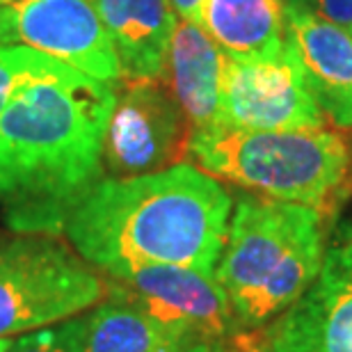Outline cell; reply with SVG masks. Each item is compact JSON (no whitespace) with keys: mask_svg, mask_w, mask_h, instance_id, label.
Returning <instances> with one entry per match:
<instances>
[{"mask_svg":"<svg viewBox=\"0 0 352 352\" xmlns=\"http://www.w3.org/2000/svg\"><path fill=\"white\" fill-rule=\"evenodd\" d=\"M117 85L58 62L0 115V206L16 234H65L78 201L103 179V138Z\"/></svg>","mask_w":352,"mask_h":352,"instance_id":"cell-1","label":"cell"},{"mask_svg":"<svg viewBox=\"0 0 352 352\" xmlns=\"http://www.w3.org/2000/svg\"><path fill=\"white\" fill-rule=\"evenodd\" d=\"M234 199L220 181L179 163L163 172L103 176L72 210L65 236L89 265H181L215 272Z\"/></svg>","mask_w":352,"mask_h":352,"instance_id":"cell-2","label":"cell"},{"mask_svg":"<svg viewBox=\"0 0 352 352\" xmlns=\"http://www.w3.org/2000/svg\"><path fill=\"white\" fill-rule=\"evenodd\" d=\"M325 213L243 195L231 208L215 279L241 329H261L298 302L325 261Z\"/></svg>","mask_w":352,"mask_h":352,"instance_id":"cell-3","label":"cell"},{"mask_svg":"<svg viewBox=\"0 0 352 352\" xmlns=\"http://www.w3.org/2000/svg\"><path fill=\"white\" fill-rule=\"evenodd\" d=\"M190 156L217 181L325 215L350 174V146L329 129L243 131L217 124L192 133Z\"/></svg>","mask_w":352,"mask_h":352,"instance_id":"cell-4","label":"cell"},{"mask_svg":"<svg viewBox=\"0 0 352 352\" xmlns=\"http://www.w3.org/2000/svg\"><path fill=\"white\" fill-rule=\"evenodd\" d=\"M108 298V281L53 236L0 238V339L58 325Z\"/></svg>","mask_w":352,"mask_h":352,"instance_id":"cell-5","label":"cell"},{"mask_svg":"<svg viewBox=\"0 0 352 352\" xmlns=\"http://www.w3.org/2000/svg\"><path fill=\"white\" fill-rule=\"evenodd\" d=\"M192 126L160 78H122L103 138V174L131 179L186 163Z\"/></svg>","mask_w":352,"mask_h":352,"instance_id":"cell-6","label":"cell"},{"mask_svg":"<svg viewBox=\"0 0 352 352\" xmlns=\"http://www.w3.org/2000/svg\"><path fill=\"white\" fill-rule=\"evenodd\" d=\"M108 298L138 307L197 343H227L238 329L215 272L181 265H129L103 272Z\"/></svg>","mask_w":352,"mask_h":352,"instance_id":"cell-7","label":"cell"},{"mask_svg":"<svg viewBox=\"0 0 352 352\" xmlns=\"http://www.w3.org/2000/svg\"><path fill=\"white\" fill-rule=\"evenodd\" d=\"M3 7L12 44L30 46L96 80L117 85L124 78L91 0H10Z\"/></svg>","mask_w":352,"mask_h":352,"instance_id":"cell-8","label":"cell"},{"mask_svg":"<svg viewBox=\"0 0 352 352\" xmlns=\"http://www.w3.org/2000/svg\"><path fill=\"white\" fill-rule=\"evenodd\" d=\"M220 124L243 131L327 129V117L309 94L291 44L281 60H227Z\"/></svg>","mask_w":352,"mask_h":352,"instance_id":"cell-9","label":"cell"},{"mask_svg":"<svg viewBox=\"0 0 352 352\" xmlns=\"http://www.w3.org/2000/svg\"><path fill=\"white\" fill-rule=\"evenodd\" d=\"M263 336L274 352H352V227L334 238L314 284Z\"/></svg>","mask_w":352,"mask_h":352,"instance_id":"cell-10","label":"cell"},{"mask_svg":"<svg viewBox=\"0 0 352 352\" xmlns=\"http://www.w3.org/2000/svg\"><path fill=\"white\" fill-rule=\"evenodd\" d=\"M284 14L309 94L329 122L352 129V34L302 7L284 3Z\"/></svg>","mask_w":352,"mask_h":352,"instance_id":"cell-11","label":"cell"},{"mask_svg":"<svg viewBox=\"0 0 352 352\" xmlns=\"http://www.w3.org/2000/svg\"><path fill=\"white\" fill-rule=\"evenodd\" d=\"M224 65L227 58L201 25L176 21L160 78L186 110L192 133L220 124Z\"/></svg>","mask_w":352,"mask_h":352,"instance_id":"cell-12","label":"cell"},{"mask_svg":"<svg viewBox=\"0 0 352 352\" xmlns=\"http://www.w3.org/2000/svg\"><path fill=\"white\" fill-rule=\"evenodd\" d=\"M108 30L124 78H158L176 28L170 0H91Z\"/></svg>","mask_w":352,"mask_h":352,"instance_id":"cell-13","label":"cell"},{"mask_svg":"<svg viewBox=\"0 0 352 352\" xmlns=\"http://www.w3.org/2000/svg\"><path fill=\"white\" fill-rule=\"evenodd\" d=\"M201 28L234 62H274L288 51L281 0H206Z\"/></svg>","mask_w":352,"mask_h":352,"instance_id":"cell-14","label":"cell"},{"mask_svg":"<svg viewBox=\"0 0 352 352\" xmlns=\"http://www.w3.org/2000/svg\"><path fill=\"white\" fill-rule=\"evenodd\" d=\"M192 346L197 341L186 332L115 298L98 302L82 318L85 352H183Z\"/></svg>","mask_w":352,"mask_h":352,"instance_id":"cell-15","label":"cell"},{"mask_svg":"<svg viewBox=\"0 0 352 352\" xmlns=\"http://www.w3.org/2000/svg\"><path fill=\"white\" fill-rule=\"evenodd\" d=\"M58 62L60 60L48 58L30 46H0V115L28 80L53 69Z\"/></svg>","mask_w":352,"mask_h":352,"instance_id":"cell-16","label":"cell"},{"mask_svg":"<svg viewBox=\"0 0 352 352\" xmlns=\"http://www.w3.org/2000/svg\"><path fill=\"white\" fill-rule=\"evenodd\" d=\"M7 352H85L82 348V318H69L58 325L34 329L12 341Z\"/></svg>","mask_w":352,"mask_h":352,"instance_id":"cell-17","label":"cell"},{"mask_svg":"<svg viewBox=\"0 0 352 352\" xmlns=\"http://www.w3.org/2000/svg\"><path fill=\"white\" fill-rule=\"evenodd\" d=\"M281 3L302 7V10L311 12L318 19L352 34V0H281Z\"/></svg>","mask_w":352,"mask_h":352,"instance_id":"cell-18","label":"cell"},{"mask_svg":"<svg viewBox=\"0 0 352 352\" xmlns=\"http://www.w3.org/2000/svg\"><path fill=\"white\" fill-rule=\"evenodd\" d=\"M227 352H274L258 329H238L231 339L224 343Z\"/></svg>","mask_w":352,"mask_h":352,"instance_id":"cell-19","label":"cell"},{"mask_svg":"<svg viewBox=\"0 0 352 352\" xmlns=\"http://www.w3.org/2000/svg\"><path fill=\"white\" fill-rule=\"evenodd\" d=\"M206 0H170L176 19L190 21V23L201 25V10Z\"/></svg>","mask_w":352,"mask_h":352,"instance_id":"cell-20","label":"cell"},{"mask_svg":"<svg viewBox=\"0 0 352 352\" xmlns=\"http://www.w3.org/2000/svg\"><path fill=\"white\" fill-rule=\"evenodd\" d=\"M12 44V34H10V23L5 16V7L0 5V46H10Z\"/></svg>","mask_w":352,"mask_h":352,"instance_id":"cell-21","label":"cell"},{"mask_svg":"<svg viewBox=\"0 0 352 352\" xmlns=\"http://www.w3.org/2000/svg\"><path fill=\"white\" fill-rule=\"evenodd\" d=\"M183 352H227V348H224V343H197Z\"/></svg>","mask_w":352,"mask_h":352,"instance_id":"cell-22","label":"cell"},{"mask_svg":"<svg viewBox=\"0 0 352 352\" xmlns=\"http://www.w3.org/2000/svg\"><path fill=\"white\" fill-rule=\"evenodd\" d=\"M12 346V339H0V352H7Z\"/></svg>","mask_w":352,"mask_h":352,"instance_id":"cell-23","label":"cell"},{"mask_svg":"<svg viewBox=\"0 0 352 352\" xmlns=\"http://www.w3.org/2000/svg\"><path fill=\"white\" fill-rule=\"evenodd\" d=\"M5 3H10V0H0V5H5Z\"/></svg>","mask_w":352,"mask_h":352,"instance_id":"cell-24","label":"cell"}]
</instances>
